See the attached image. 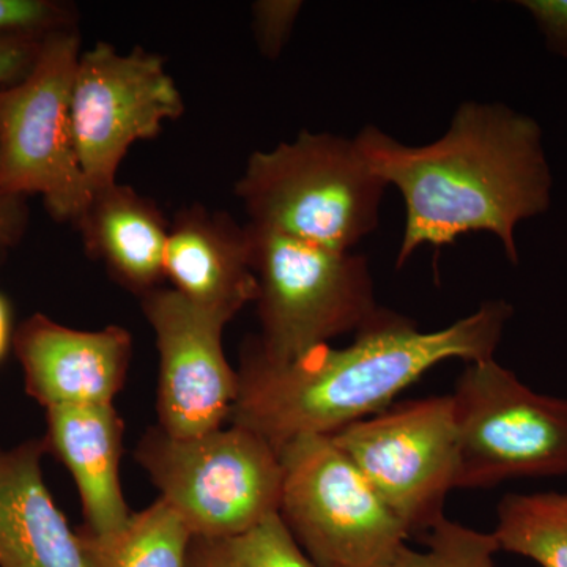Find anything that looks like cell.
Wrapping results in <instances>:
<instances>
[{"label": "cell", "instance_id": "4", "mask_svg": "<svg viewBox=\"0 0 567 567\" xmlns=\"http://www.w3.org/2000/svg\"><path fill=\"white\" fill-rule=\"evenodd\" d=\"M257 278V350L289 363L338 336L358 333L382 315L368 257L305 244L246 224Z\"/></svg>", "mask_w": 567, "mask_h": 567}, {"label": "cell", "instance_id": "22", "mask_svg": "<svg viewBox=\"0 0 567 567\" xmlns=\"http://www.w3.org/2000/svg\"><path fill=\"white\" fill-rule=\"evenodd\" d=\"M303 3L297 0H262L252 6L254 31L265 58L276 59L292 33Z\"/></svg>", "mask_w": 567, "mask_h": 567}, {"label": "cell", "instance_id": "11", "mask_svg": "<svg viewBox=\"0 0 567 567\" xmlns=\"http://www.w3.org/2000/svg\"><path fill=\"white\" fill-rule=\"evenodd\" d=\"M141 305L159 353V427L177 439L221 429L238 394V372L223 350L226 323L166 287Z\"/></svg>", "mask_w": 567, "mask_h": 567}, {"label": "cell", "instance_id": "23", "mask_svg": "<svg viewBox=\"0 0 567 567\" xmlns=\"http://www.w3.org/2000/svg\"><path fill=\"white\" fill-rule=\"evenodd\" d=\"M47 35L48 33L0 35V89L17 84L31 73Z\"/></svg>", "mask_w": 567, "mask_h": 567}, {"label": "cell", "instance_id": "21", "mask_svg": "<svg viewBox=\"0 0 567 567\" xmlns=\"http://www.w3.org/2000/svg\"><path fill=\"white\" fill-rule=\"evenodd\" d=\"M76 10L55 0H0V35L76 28Z\"/></svg>", "mask_w": 567, "mask_h": 567}, {"label": "cell", "instance_id": "14", "mask_svg": "<svg viewBox=\"0 0 567 567\" xmlns=\"http://www.w3.org/2000/svg\"><path fill=\"white\" fill-rule=\"evenodd\" d=\"M44 439L0 447V567H85L78 529L44 483Z\"/></svg>", "mask_w": 567, "mask_h": 567}, {"label": "cell", "instance_id": "1", "mask_svg": "<svg viewBox=\"0 0 567 567\" xmlns=\"http://www.w3.org/2000/svg\"><path fill=\"white\" fill-rule=\"evenodd\" d=\"M513 316V305L496 298L442 330L421 331L413 320L383 309L354 333L352 344L317 346L281 364L248 339L230 423L262 436L278 453L300 436L334 434L390 409L436 364L495 358Z\"/></svg>", "mask_w": 567, "mask_h": 567}, {"label": "cell", "instance_id": "16", "mask_svg": "<svg viewBox=\"0 0 567 567\" xmlns=\"http://www.w3.org/2000/svg\"><path fill=\"white\" fill-rule=\"evenodd\" d=\"M73 224L85 252L126 290L141 298L162 287L171 223L152 199L115 183L93 193Z\"/></svg>", "mask_w": 567, "mask_h": 567}, {"label": "cell", "instance_id": "8", "mask_svg": "<svg viewBox=\"0 0 567 567\" xmlns=\"http://www.w3.org/2000/svg\"><path fill=\"white\" fill-rule=\"evenodd\" d=\"M454 488L567 476V399L537 393L495 358L466 363L451 394Z\"/></svg>", "mask_w": 567, "mask_h": 567}, {"label": "cell", "instance_id": "17", "mask_svg": "<svg viewBox=\"0 0 567 567\" xmlns=\"http://www.w3.org/2000/svg\"><path fill=\"white\" fill-rule=\"evenodd\" d=\"M85 567H186L193 533L177 509L159 496L125 527L110 535L78 528Z\"/></svg>", "mask_w": 567, "mask_h": 567}, {"label": "cell", "instance_id": "3", "mask_svg": "<svg viewBox=\"0 0 567 567\" xmlns=\"http://www.w3.org/2000/svg\"><path fill=\"white\" fill-rule=\"evenodd\" d=\"M386 188L354 137L303 130L292 142L254 152L235 194L252 226L352 251L379 227Z\"/></svg>", "mask_w": 567, "mask_h": 567}, {"label": "cell", "instance_id": "9", "mask_svg": "<svg viewBox=\"0 0 567 567\" xmlns=\"http://www.w3.org/2000/svg\"><path fill=\"white\" fill-rule=\"evenodd\" d=\"M330 436L410 535L445 518L457 473L451 394L402 402Z\"/></svg>", "mask_w": 567, "mask_h": 567}, {"label": "cell", "instance_id": "26", "mask_svg": "<svg viewBox=\"0 0 567 567\" xmlns=\"http://www.w3.org/2000/svg\"><path fill=\"white\" fill-rule=\"evenodd\" d=\"M13 319L9 300L0 293V361L6 358L10 347H13Z\"/></svg>", "mask_w": 567, "mask_h": 567}, {"label": "cell", "instance_id": "18", "mask_svg": "<svg viewBox=\"0 0 567 567\" xmlns=\"http://www.w3.org/2000/svg\"><path fill=\"white\" fill-rule=\"evenodd\" d=\"M499 550L540 567H567V494H509L496 509Z\"/></svg>", "mask_w": 567, "mask_h": 567}, {"label": "cell", "instance_id": "2", "mask_svg": "<svg viewBox=\"0 0 567 567\" xmlns=\"http://www.w3.org/2000/svg\"><path fill=\"white\" fill-rule=\"evenodd\" d=\"M354 141L404 200L398 268L421 246L445 248L473 233L495 235L517 265L518 224L550 208L554 177L543 128L506 104H461L445 134L424 145L404 144L377 126H365Z\"/></svg>", "mask_w": 567, "mask_h": 567}, {"label": "cell", "instance_id": "24", "mask_svg": "<svg viewBox=\"0 0 567 567\" xmlns=\"http://www.w3.org/2000/svg\"><path fill=\"white\" fill-rule=\"evenodd\" d=\"M535 20L548 51L567 59V0H522Z\"/></svg>", "mask_w": 567, "mask_h": 567}, {"label": "cell", "instance_id": "7", "mask_svg": "<svg viewBox=\"0 0 567 567\" xmlns=\"http://www.w3.org/2000/svg\"><path fill=\"white\" fill-rule=\"evenodd\" d=\"M279 516L317 567H379L406 546L405 525L330 435L279 450Z\"/></svg>", "mask_w": 567, "mask_h": 567}, {"label": "cell", "instance_id": "27", "mask_svg": "<svg viewBox=\"0 0 567 567\" xmlns=\"http://www.w3.org/2000/svg\"><path fill=\"white\" fill-rule=\"evenodd\" d=\"M22 200H25L24 197L7 196V194H3L2 189H0V213L10 210L11 207L22 203Z\"/></svg>", "mask_w": 567, "mask_h": 567}, {"label": "cell", "instance_id": "5", "mask_svg": "<svg viewBox=\"0 0 567 567\" xmlns=\"http://www.w3.org/2000/svg\"><path fill=\"white\" fill-rule=\"evenodd\" d=\"M134 458L193 536L238 535L279 513V453L240 425L189 439L153 425L137 443Z\"/></svg>", "mask_w": 567, "mask_h": 567}, {"label": "cell", "instance_id": "25", "mask_svg": "<svg viewBox=\"0 0 567 567\" xmlns=\"http://www.w3.org/2000/svg\"><path fill=\"white\" fill-rule=\"evenodd\" d=\"M29 210L25 200L10 210L0 213V267L6 262L11 248L20 244L28 229Z\"/></svg>", "mask_w": 567, "mask_h": 567}, {"label": "cell", "instance_id": "6", "mask_svg": "<svg viewBox=\"0 0 567 567\" xmlns=\"http://www.w3.org/2000/svg\"><path fill=\"white\" fill-rule=\"evenodd\" d=\"M78 28L44 37L24 80L0 89V189L41 196L59 223H74L91 203L74 142L71 92L81 55Z\"/></svg>", "mask_w": 567, "mask_h": 567}, {"label": "cell", "instance_id": "12", "mask_svg": "<svg viewBox=\"0 0 567 567\" xmlns=\"http://www.w3.org/2000/svg\"><path fill=\"white\" fill-rule=\"evenodd\" d=\"M13 350L25 393L44 410L102 405L125 385L133 339L118 324L76 330L37 312L14 330Z\"/></svg>", "mask_w": 567, "mask_h": 567}, {"label": "cell", "instance_id": "13", "mask_svg": "<svg viewBox=\"0 0 567 567\" xmlns=\"http://www.w3.org/2000/svg\"><path fill=\"white\" fill-rule=\"evenodd\" d=\"M164 276L189 303L229 323L257 298L246 226L200 204L182 208L171 223Z\"/></svg>", "mask_w": 567, "mask_h": 567}, {"label": "cell", "instance_id": "10", "mask_svg": "<svg viewBox=\"0 0 567 567\" xmlns=\"http://www.w3.org/2000/svg\"><path fill=\"white\" fill-rule=\"evenodd\" d=\"M185 112L162 55L134 48L122 54L99 41L81 52L71 92L74 142L92 193L117 183L136 142L151 141Z\"/></svg>", "mask_w": 567, "mask_h": 567}, {"label": "cell", "instance_id": "19", "mask_svg": "<svg viewBox=\"0 0 567 567\" xmlns=\"http://www.w3.org/2000/svg\"><path fill=\"white\" fill-rule=\"evenodd\" d=\"M186 567H317L279 513L230 536H193Z\"/></svg>", "mask_w": 567, "mask_h": 567}, {"label": "cell", "instance_id": "20", "mask_svg": "<svg viewBox=\"0 0 567 567\" xmlns=\"http://www.w3.org/2000/svg\"><path fill=\"white\" fill-rule=\"evenodd\" d=\"M424 550L402 547L379 567H498V540L494 533L477 532L442 518L425 533Z\"/></svg>", "mask_w": 567, "mask_h": 567}, {"label": "cell", "instance_id": "15", "mask_svg": "<svg viewBox=\"0 0 567 567\" xmlns=\"http://www.w3.org/2000/svg\"><path fill=\"white\" fill-rule=\"evenodd\" d=\"M123 431L114 404L47 410L44 443L73 476L85 518L82 527L93 535L117 532L133 514L118 476Z\"/></svg>", "mask_w": 567, "mask_h": 567}]
</instances>
